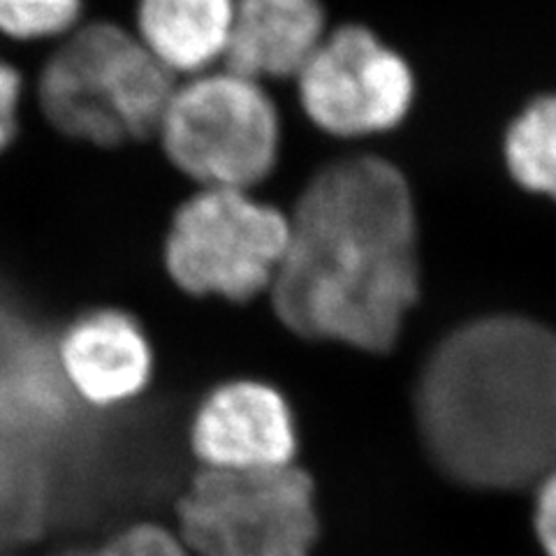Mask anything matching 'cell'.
Masks as SVG:
<instances>
[{
	"mask_svg": "<svg viewBox=\"0 0 556 556\" xmlns=\"http://www.w3.org/2000/svg\"><path fill=\"white\" fill-rule=\"evenodd\" d=\"M327 33L320 0H237L225 67L260 84L294 79Z\"/></svg>",
	"mask_w": 556,
	"mask_h": 556,
	"instance_id": "cell-10",
	"label": "cell"
},
{
	"mask_svg": "<svg viewBox=\"0 0 556 556\" xmlns=\"http://www.w3.org/2000/svg\"><path fill=\"white\" fill-rule=\"evenodd\" d=\"M271 283L294 334L386 355L420 300L410 186L390 161L351 155L313 174Z\"/></svg>",
	"mask_w": 556,
	"mask_h": 556,
	"instance_id": "cell-1",
	"label": "cell"
},
{
	"mask_svg": "<svg viewBox=\"0 0 556 556\" xmlns=\"http://www.w3.org/2000/svg\"><path fill=\"white\" fill-rule=\"evenodd\" d=\"M179 519L202 556H311L318 538L313 480L294 466L206 468L179 501Z\"/></svg>",
	"mask_w": 556,
	"mask_h": 556,
	"instance_id": "cell-6",
	"label": "cell"
},
{
	"mask_svg": "<svg viewBox=\"0 0 556 556\" xmlns=\"http://www.w3.org/2000/svg\"><path fill=\"white\" fill-rule=\"evenodd\" d=\"M84 0H0V35L20 42L65 38L79 26Z\"/></svg>",
	"mask_w": 556,
	"mask_h": 556,
	"instance_id": "cell-13",
	"label": "cell"
},
{
	"mask_svg": "<svg viewBox=\"0 0 556 556\" xmlns=\"http://www.w3.org/2000/svg\"><path fill=\"white\" fill-rule=\"evenodd\" d=\"M533 531L545 556H556V468L533 486Z\"/></svg>",
	"mask_w": 556,
	"mask_h": 556,
	"instance_id": "cell-16",
	"label": "cell"
},
{
	"mask_svg": "<svg viewBox=\"0 0 556 556\" xmlns=\"http://www.w3.org/2000/svg\"><path fill=\"white\" fill-rule=\"evenodd\" d=\"M195 455L216 471H271L294 457V422L286 399L263 382L237 380L214 390L200 406Z\"/></svg>",
	"mask_w": 556,
	"mask_h": 556,
	"instance_id": "cell-8",
	"label": "cell"
},
{
	"mask_svg": "<svg viewBox=\"0 0 556 556\" xmlns=\"http://www.w3.org/2000/svg\"><path fill=\"white\" fill-rule=\"evenodd\" d=\"M174 84L135 33L96 22L61 38L40 70L38 102L61 135L112 149L155 135Z\"/></svg>",
	"mask_w": 556,
	"mask_h": 556,
	"instance_id": "cell-3",
	"label": "cell"
},
{
	"mask_svg": "<svg viewBox=\"0 0 556 556\" xmlns=\"http://www.w3.org/2000/svg\"><path fill=\"white\" fill-rule=\"evenodd\" d=\"M237 0H137L135 35L174 77L220 67Z\"/></svg>",
	"mask_w": 556,
	"mask_h": 556,
	"instance_id": "cell-11",
	"label": "cell"
},
{
	"mask_svg": "<svg viewBox=\"0 0 556 556\" xmlns=\"http://www.w3.org/2000/svg\"><path fill=\"white\" fill-rule=\"evenodd\" d=\"M503 153L521 188L556 200V93L533 100L513 121Z\"/></svg>",
	"mask_w": 556,
	"mask_h": 556,
	"instance_id": "cell-12",
	"label": "cell"
},
{
	"mask_svg": "<svg viewBox=\"0 0 556 556\" xmlns=\"http://www.w3.org/2000/svg\"><path fill=\"white\" fill-rule=\"evenodd\" d=\"M96 556H190L177 538L155 525H137L118 533Z\"/></svg>",
	"mask_w": 556,
	"mask_h": 556,
	"instance_id": "cell-14",
	"label": "cell"
},
{
	"mask_svg": "<svg viewBox=\"0 0 556 556\" xmlns=\"http://www.w3.org/2000/svg\"><path fill=\"white\" fill-rule=\"evenodd\" d=\"M281 114L265 89L230 67L177 79L155 130L167 161L200 188L253 190L281 155Z\"/></svg>",
	"mask_w": 556,
	"mask_h": 556,
	"instance_id": "cell-4",
	"label": "cell"
},
{
	"mask_svg": "<svg viewBox=\"0 0 556 556\" xmlns=\"http://www.w3.org/2000/svg\"><path fill=\"white\" fill-rule=\"evenodd\" d=\"M413 415L437 471L464 490H533L556 468V329L521 313L452 327L427 353Z\"/></svg>",
	"mask_w": 556,
	"mask_h": 556,
	"instance_id": "cell-2",
	"label": "cell"
},
{
	"mask_svg": "<svg viewBox=\"0 0 556 556\" xmlns=\"http://www.w3.org/2000/svg\"><path fill=\"white\" fill-rule=\"evenodd\" d=\"M24 93L22 73L0 56V153L20 132V102Z\"/></svg>",
	"mask_w": 556,
	"mask_h": 556,
	"instance_id": "cell-15",
	"label": "cell"
},
{
	"mask_svg": "<svg viewBox=\"0 0 556 556\" xmlns=\"http://www.w3.org/2000/svg\"><path fill=\"white\" fill-rule=\"evenodd\" d=\"M294 81L306 118L339 139L394 130L415 98L404 56L357 24L329 30Z\"/></svg>",
	"mask_w": 556,
	"mask_h": 556,
	"instance_id": "cell-7",
	"label": "cell"
},
{
	"mask_svg": "<svg viewBox=\"0 0 556 556\" xmlns=\"http://www.w3.org/2000/svg\"><path fill=\"white\" fill-rule=\"evenodd\" d=\"M59 367L84 402L112 406L147 388L151 348L128 313L98 308L65 329L59 341Z\"/></svg>",
	"mask_w": 556,
	"mask_h": 556,
	"instance_id": "cell-9",
	"label": "cell"
},
{
	"mask_svg": "<svg viewBox=\"0 0 556 556\" xmlns=\"http://www.w3.org/2000/svg\"><path fill=\"white\" fill-rule=\"evenodd\" d=\"M290 239V218L253 190L200 188L172 216L165 267L198 298L249 302L271 288Z\"/></svg>",
	"mask_w": 556,
	"mask_h": 556,
	"instance_id": "cell-5",
	"label": "cell"
}]
</instances>
